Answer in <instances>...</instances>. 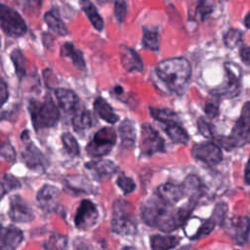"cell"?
Returning a JSON list of instances; mask_svg holds the SVG:
<instances>
[{
    "label": "cell",
    "mask_w": 250,
    "mask_h": 250,
    "mask_svg": "<svg viewBox=\"0 0 250 250\" xmlns=\"http://www.w3.org/2000/svg\"><path fill=\"white\" fill-rule=\"evenodd\" d=\"M242 39V32L236 28H229L225 36L224 42L228 48H234Z\"/></svg>",
    "instance_id": "cell-34"
},
{
    "label": "cell",
    "mask_w": 250,
    "mask_h": 250,
    "mask_svg": "<svg viewBox=\"0 0 250 250\" xmlns=\"http://www.w3.org/2000/svg\"><path fill=\"white\" fill-rule=\"evenodd\" d=\"M183 185L186 194L188 195V199L197 202L203 192V186L200 179L194 175H189L186 178Z\"/></svg>",
    "instance_id": "cell-26"
},
{
    "label": "cell",
    "mask_w": 250,
    "mask_h": 250,
    "mask_svg": "<svg viewBox=\"0 0 250 250\" xmlns=\"http://www.w3.org/2000/svg\"><path fill=\"white\" fill-rule=\"evenodd\" d=\"M191 153L194 158L201 160L209 165L219 164L223 160L221 146L216 143H199L192 146Z\"/></svg>",
    "instance_id": "cell-11"
},
{
    "label": "cell",
    "mask_w": 250,
    "mask_h": 250,
    "mask_svg": "<svg viewBox=\"0 0 250 250\" xmlns=\"http://www.w3.org/2000/svg\"><path fill=\"white\" fill-rule=\"evenodd\" d=\"M9 216L17 223H27L32 221L34 218V214L30 206L18 194L11 198Z\"/></svg>",
    "instance_id": "cell-13"
},
{
    "label": "cell",
    "mask_w": 250,
    "mask_h": 250,
    "mask_svg": "<svg viewBox=\"0 0 250 250\" xmlns=\"http://www.w3.org/2000/svg\"><path fill=\"white\" fill-rule=\"evenodd\" d=\"M227 210H228V205H226L225 203H220L215 207V209L213 211V215H212L211 218L214 219L216 224L223 225V223L226 219Z\"/></svg>",
    "instance_id": "cell-40"
},
{
    "label": "cell",
    "mask_w": 250,
    "mask_h": 250,
    "mask_svg": "<svg viewBox=\"0 0 250 250\" xmlns=\"http://www.w3.org/2000/svg\"><path fill=\"white\" fill-rule=\"evenodd\" d=\"M119 134L122 141V146L131 148L136 141V128L134 122L130 119H124L119 126Z\"/></svg>",
    "instance_id": "cell-23"
},
{
    "label": "cell",
    "mask_w": 250,
    "mask_h": 250,
    "mask_svg": "<svg viewBox=\"0 0 250 250\" xmlns=\"http://www.w3.org/2000/svg\"><path fill=\"white\" fill-rule=\"evenodd\" d=\"M25 164L33 170H45L49 164L48 160L40 149L33 144H28L21 152Z\"/></svg>",
    "instance_id": "cell-16"
},
{
    "label": "cell",
    "mask_w": 250,
    "mask_h": 250,
    "mask_svg": "<svg viewBox=\"0 0 250 250\" xmlns=\"http://www.w3.org/2000/svg\"><path fill=\"white\" fill-rule=\"evenodd\" d=\"M59 189L51 185L43 186L37 192V202L40 207L48 212H53L58 209L59 206Z\"/></svg>",
    "instance_id": "cell-14"
},
{
    "label": "cell",
    "mask_w": 250,
    "mask_h": 250,
    "mask_svg": "<svg viewBox=\"0 0 250 250\" xmlns=\"http://www.w3.org/2000/svg\"><path fill=\"white\" fill-rule=\"evenodd\" d=\"M27 2V4L33 8H39L41 6L42 0H25Z\"/></svg>",
    "instance_id": "cell-48"
},
{
    "label": "cell",
    "mask_w": 250,
    "mask_h": 250,
    "mask_svg": "<svg viewBox=\"0 0 250 250\" xmlns=\"http://www.w3.org/2000/svg\"><path fill=\"white\" fill-rule=\"evenodd\" d=\"M94 108H95L97 114L102 119L105 120L106 122H108L110 124L116 123L119 119L118 115L114 112L113 108L107 104V102L105 100H104L101 97L96 99V101L94 103Z\"/></svg>",
    "instance_id": "cell-24"
},
{
    "label": "cell",
    "mask_w": 250,
    "mask_h": 250,
    "mask_svg": "<svg viewBox=\"0 0 250 250\" xmlns=\"http://www.w3.org/2000/svg\"><path fill=\"white\" fill-rule=\"evenodd\" d=\"M204 111L210 118H215L219 114V107L214 103H207L205 104Z\"/></svg>",
    "instance_id": "cell-45"
},
{
    "label": "cell",
    "mask_w": 250,
    "mask_h": 250,
    "mask_svg": "<svg viewBox=\"0 0 250 250\" xmlns=\"http://www.w3.org/2000/svg\"><path fill=\"white\" fill-rule=\"evenodd\" d=\"M115 142V131L110 127H104L94 135L92 141L86 146V151L93 157L104 156L110 152Z\"/></svg>",
    "instance_id": "cell-7"
},
{
    "label": "cell",
    "mask_w": 250,
    "mask_h": 250,
    "mask_svg": "<svg viewBox=\"0 0 250 250\" xmlns=\"http://www.w3.org/2000/svg\"><path fill=\"white\" fill-rule=\"evenodd\" d=\"M114 17L119 23H122L127 15V3L125 0H116L114 2Z\"/></svg>",
    "instance_id": "cell-38"
},
{
    "label": "cell",
    "mask_w": 250,
    "mask_h": 250,
    "mask_svg": "<svg viewBox=\"0 0 250 250\" xmlns=\"http://www.w3.org/2000/svg\"><path fill=\"white\" fill-rule=\"evenodd\" d=\"M180 243V237L175 235H153L150 237V246L152 249H172L178 246Z\"/></svg>",
    "instance_id": "cell-27"
},
{
    "label": "cell",
    "mask_w": 250,
    "mask_h": 250,
    "mask_svg": "<svg viewBox=\"0 0 250 250\" xmlns=\"http://www.w3.org/2000/svg\"><path fill=\"white\" fill-rule=\"evenodd\" d=\"M244 182L246 185L250 186V158L248 159L244 169Z\"/></svg>",
    "instance_id": "cell-47"
},
{
    "label": "cell",
    "mask_w": 250,
    "mask_h": 250,
    "mask_svg": "<svg viewBox=\"0 0 250 250\" xmlns=\"http://www.w3.org/2000/svg\"><path fill=\"white\" fill-rule=\"evenodd\" d=\"M240 58L246 63L250 65V46H244L240 49Z\"/></svg>",
    "instance_id": "cell-46"
},
{
    "label": "cell",
    "mask_w": 250,
    "mask_h": 250,
    "mask_svg": "<svg viewBox=\"0 0 250 250\" xmlns=\"http://www.w3.org/2000/svg\"><path fill=\"white\" fill-rule=\"evenodd\" d=\"M99 4L101 5H104V4H108V3H111L113 0H97Z\"/></svg>",
    "instance_id": "cell-51"
},
{
    "label": "cell",
    "mask_w": 250,
    "mask_h": 250,
    "mask_svg": "<svg viewBox=\"0 0 250 250\" xmlns=\"http://www.w3.org/2000/svg\"><path fill=\"white\" fill-rule=\"evenodd\" d=\"M0 25L3 31L13 37L25 34L27 27L21 16L13 8L0 3Z\"/></svg>",
    "instance_id": "cell-6"
},
{
    "label": "cell",
    "mask_w": 250,
    "mask_h": 250,
    "mask_svg": "<svg viewBox=\"0 0 250 250\" xmlns=\"http://www.w3.org/2000/svg\"><path fill=\"white\" fill-rule=\"evenodd\" d=\"M99 218V212L96 205L89 199H83L77 208L74 224L79 229H89L96 225Z\"/></svg>",
    "instance_id": "cell-10"
},
{
    "label": "cell",
    "mask_w": 250,
    "mask_h": 250,
    "mask_svg": "<svg viewBox=\"0 0 250 250\" xmlns=\"http://www.w3.org/2000/svg\"><path fill=\"white\" fill-rule=\"evenodd\" d=\"M157 195L168 204H174L180 201L186 194L183 184L167 182L157 188Z\"/></svg>",
    "instance_id": "cell-15"
},
{
    "label": "cell",
    "mask_w": 250,
    "mask_h": 250,
    "mask_svg": "<svg viewBox=\"0 0 250 250\" xmlns=\"http://www.w3.org/2000/svg\"><path fill=\"white\" fill-rule=\"evenodd\" d=\"M80 8L87 16L88 20L91 21L92 25L99 31H102L104 29V21L101 15L99 14L96 6L93 4L91 0H79Z\"/></svg>",
    "instance_id": "cell-21"
},
{
    "label": "cell",
    "mask_w": 250,
    "mask_h": 250,
    "mask_svg": "<svg viewBox=\"0 0 250 250\" xmlns=\"http://www.w3.org/2000/svg\"><path fill=\"white\" fill-rule=\"evenodd\" d=\"M243 22H244V25L250 29V12L247 13V15L244 17V20H243Z\"/></svg>",
    "instance_id": "cell-49"
},
{
    "label": "cell",
    "mask_w": 250,
    "mask_h": 250,
    "mask_svg": "<svg viewBox=\"0 0 250 250\" xmlns=\"http://www.w3.org/2000/svg\"><path fill=\"white\" fill-rule=\"evenodd\" d=\"M112 230L120 235H131L137 231V223L132 204L124 199H117L112 205Z\"/></svg>",
    "instance_id": "cell-4"
},
{
    "label": "cell",
    "mask_w": 250,
    "mask_h": 250,
    "mask_svg": "<svg viewBox=\"0 0 250 250\" xmlns=\"http://www.w3.org/2000/svg\"><path fill=\"white\" fill-rule=\"evenodd\" d=\"M11 60L13 61L15 69H16V73L19 77V79H22V77L25 75V59L24 56L21 52V49H15L12 53H11Z\"/></svg>",
    "instance_id": "cell-32"
},
{
    "label": "cell",
    "mask_w": 250,
    "mask_h": 250,
    "mask_svg": "<svg viewBox=\"0 0 250 250\" xmlns=\"http://www.w3.org/2000/svg\"><path fill=\"white\" fill-rule=\"evenodd\" d=\"M67 244V239L63 235L54 234L52 235L49 240L44 244L46 249H63Z\"/></svg>",
    "instance_id": "cell-36"
},
{
    "label": "cell",
    "mask_w": 250,
    "mask_h": 250,
    "mask_svg": "<svg viewBox=\"0 0 250 250\" xmlns=\"http://www.w3.org/2000/svg\"><path fill=\"white\" fill-rule=\"evenodd\" d=\"M141 216L146 225L164 232H171L182 226L177 211H173L171 204L166 203L157 194L143 203Z\"/></svg>",
    "instance_id": "cell-1"
},
{
    "label": "cell",
    "mask_w": 250,
    "mask_h": 250,
    "mask_svg": "<svg viewBox=\"0 0 250 250\" xmlns=\"http://www.w3.org/2000/svg\"><path fill=\"white\" fill-rule=\"evenodd\" d=\"M197 129L203 137H205L207 139L214 138V135H213L214 132H213L212 125L204 118H199L197 120Z\"/></svg>",
    "instance_id": "cell-39"
},
{
    "label": "cell",
    "mask_w": 250,
    "mask_h": 250,
    "mask_svg": "<svg viewBox=\"0 0 250 250\" xmlns=\"http://www.w3.org/2000/svg\"><path fill=\"white\" fill-rule=\"evenodd\" d=\"M120 61L122 66L129 72H141L143 70V62L139 54L130 47L120 46Z\"/></svg>",
    "instance_id": "cell-17"
},
{
    "label": "cell",
    "mask_w": 250,
    "mask_h": 250,
    "mask_svg": "<svg viewBox=\"0 0 250 250\" xmlns=\"http://www.w3.org/2000/svg\"><path fill=\"white\" fill-rule=\"evenodd\" d=\"M149 112L155 120L163 123L164 125L170 124V123H176V122L180 123L178 114L175 111H173L172 109L149 107Z\"/></svg>",
    "instance_id": "cell-29"
},
{
    "label": "cell",
    "mask_w": 250,
    "mask_h": 250,
    "mask_svg": "<svg viewBox=\"0 0 250 250\" xmlns=\"http://www.w3.org/2000/svg\"><path fill=\"white\" fill-rule=\"evenodd\" d=\"M56 97L59 101L61 107L64 111H73L79 105V98L78 96L71 90L59 88L55 91Z\"/></svg>",
    "instance_id": "cell-20"
},
{
    "label": "cell",
    "mask_w": 250,
    "mask_h": 250,
    "mask_svg": "<svg viewBox=\"0 0 250 250\" xmlns=\"http://www.w3.org/2000/svg\"><path fill=\"white\" fill-rule=\"evenodd\" d=\"M155 72L158 78L175 93H182L191 74L188 61L185 58H172L160 62Z\"/></svg>",
    "instance_id": "cell-2"
},
{
    "label": "cell",
    "mask_w": 250,
    "mask_h": 250,
    "mask_svg": "<svg viewBox=\"0 0 250 250\" xmlns=\"http://www.w3.org/2000/svg\"><path fill=\"white\" fill-rule=\"evenodd\" d=\"M142 43L146 49H148L151 51H158L159 50V35H158L157 30L144 28Z\"/></svg>",
    "instance_id": "cell-31"
},
{
    "label": "cell",
    "mask_w": 250,
    "mask_h": 250,
    "mask_svg": "<svg viewBox=\"0 0 250 250\" xmlns=\"http://www.w3.org/2000/svg\"><path fill=\"white\" fill-rule=\"evenodd\" d=\"M213 11L212 5L208 3L206 0H197L196 13L199 15L201 20H204L208 15H210Z\"/></svg>",
    "instance_id": "cell-41"
},
{
    "label": "cell",
    "mask_w": 250,
    "mask_h": 250,
    "mask_svg": "<svg viewBox=\"0 0 250 250\" xmlns=\"http://www.w3.org/2000/svg\"><path fill=\"white\" fill-rule=\"evenodd\" d=\"M9 98V92L6 82L0 78V106H2Z\"/></svg>",
    "instance_id": "cell-44"
},
{
    "label": "cell",
    "mask_w": 250,
    "mask_h": 250,
    "mask_svg": "<svg viewBox=\"0 0 250 250\" xmlns=\"http://www.w3.org/2000/svg\"><path fill=\"white\" fill-rule=\"evenodd\" d=\"M228 81L223 85V87L214 91V95L220 96H229L232 97L236 95L240 89V77H241V70L237 64L227 62L225 64Z\"/></svg>",
    "instance_id": "cell-12"
},
{
    "label": "cell",
    "mask_w": 250,
    "mask_h": 250,
    "mask_svg": "<svg viewBox=\"0 0 250 250\" xmlns=\"http://www.w3.org/2000/svg\"><path fill=\"white\" fill-rule=\"evenodd\" d=\"M116 184L117 186L122 189V191L125 193V194H128V193H131L135 190L136 188V184L135 182L129 178V177H126L124 174H121L118 178H117V181H116Z\"/></svg>",
    "instance_id": "cell-37"
},
{
    "label": "cell",
    "mask_w": 250,
    "mask_h": 250,
    "mask_svg": "<svg viewBox=\"0 0 250 250\" xmlns=\"http://www.w3.org/2000/svg\"><path fill=\"white\" fill-rule=\"evenodd\" d=\"M3 183L5 185L7 192L10 191L11 189H14V188H17L21 187V183L18 181V179H16L14 176H11L9 174L4 175Z\"/></svg>",
    "instance_id": "cell-43"
},
{
    "label": "cell",
    "mask_w": 250,
    "mask_h": 250,
    "mask_svg": "<svg viewBox=\"0 0 250 250\" xmlns=\"http://www.w3.org/2000/svg\"><path fill=\"white\" fill-rule=\"evenodd\" d=\"M216 225H217L216 222L212 218H209L208 220L203 221L202 225L198 227L197 230L191 236V239H199L204 236H207L209 233H211V231L214 229Z\"/></svg>",
    "instance_id": "cell-35"
},
{
    "label": "cell",
    "mask_w": 250,
    "mask_h": 250,
    "mask_svg": "<svg viewBox=\"0 0 250 250\" xmlns=\"http://www.w3.org/2000/svg\"><path fill=\"white\" fill-rule=\"evenodd\" d=\"M224 223H226V232L235 244L244 245L248 242L250 234V219L248 217L235 216L229 221L225 220Z\"/></svg>",
    "instance_id": "cell-9"
},
{
    "label": "cell",
    "mask_w": 250,
    "mask_h": 250,
    "mask_svg": "<svg viewBox=\"0 0 250 250\" xmlns=\"http://www.w3.org/2000/svg\"><path fill=\"white\" fill-rule=\"evenodd\" d=\"M216 144L221 147L230 150L240 147L250 143V102L244 104L239 118L229 136H219L215 138Z\"/></svg>",
    "instance_id": "cell-3"
},
{
    "label": "cell",
    "mask_w": 250,
    "mask_h": 250,
    "mask_svg": "<svg viewBox=\"0 0 250 250\" xmlns=\"http://www.w3.org/2000/svg\"><path fill=\"white\" fill-rule=\"evenodd\" d=\"M164 131L171 141L176 144H187L188 141V135L179 122L165 124Z\"/></svg>",
    "instance_id": "cell-28"
},
{
    "label": "cell",
    "mask_w": 250,
    "mask_h": 250,
    "mask_svg": "<svg viewBox=\"0 0 250 250\" xmlns=\"http://www.w3.org/2000/svg\"><path fill=\"white\" fill-rule=\"evenodd\" d=\"M0 155L9 162H13L16 159V151L9 143L0 146Z\"/></svg>",
    "instance_id": "cell-42"
},
{
    "label": "cell",
    "mask_w": 250,
    "mask_h": 250,
    "mask_svg": "<svg viewBox=\"0 0 250 250\" xmlns=\"http://www.w3.org/2000/svg\"><path fill=\"white\" fill-rule=\"evenodd\" d=\"M86 168L89 169L98 180L110 178L116 173L118 167L110 160L99 159L86 163Z\"/></svg>",
    "instance_id": "cell-18"
},
{
    "label": "cell",
    "mask_w": 250,
    "mask_h": 250,
    "mask_svg": "<svg viewBox=\"0 0 250 250\" xmlns=\"http://www.w3.org/2000/svg\"><path fill=\"white\" fill-rule=\"evenodd\" d=\"M62 141L66 151L73 156L79 154V146L75 138L70 133H63L62 135Z\"/></svg>",
    "instance_id": "cell-33"
},
{
    "label": "cell",
    "mask_w": 250,
    "mask_h": 250,
    "mask_svg": "<svg viewBox=\"0 0 250 250\" xmlns=\"http://www.w3.org/2000/svg\"><path fill=\"white\" fill-rule=\"evenodd\" d=\"M29 112L35 130L53 127L60 118L59 109L52 100H47L44 103L31 101L29 103Z\"/></svg>",
    "instance_id": "cell-5"
},
{
    "label": "cell",
    "mask_w": 250,
    "mask_h": 250,
    "mask_svg": "<svg viewBox=\"0 0 250 250\" xmlns=\"http://www.w3.org/2000/svg\"><path fill=\"white\" fill-rule=\"evenodd\" d=\"M140 147L143 155L150 156L157 152H163L165 150V144L156 130L149 124H143Z\"/></svg>",
    "instance_id": "cell-8"
},
{
    "label": "cell",
    "mask_w": 250,
    "mask_h": 250,
    "mask_svg": "<svg viewBox=\"0 0 250 250\" xmlns=\"http://www.w3.org/2000/svg\"><path fill=\"white\" fill-rule=\"evenodd\" d=\"M95 118L94 115L89 110H81L75 114L72 120L73 128L76 131H83L90 127H92L95 124Z\"/></svg>",
    "instance_id": "cell-30"
},
{
    "label": "cell",
    "mask_w": 250,
    "mask_h": 250,
    "mask_svg": "<svg viewBox=\"0 0 250 250\" xmlns=\"http://www.w3.org/2000/svg\"><path fill=\"white\" fill-rule=\"evenodd\" d=\"M44 21L47 23L48 27L55 33L64 36L68 33L67 27L64 22L60 18L59 12L57 10H50L44 14Z\"/></svg>",
    "instance_id": "cell-22"
},
{
    "label": "cell",
    "mask_w": 250,
    "mask_h": 250,
    "mask_svg": "<svg viewBox=\"0 0 250 250\" xmlns=\"http://www.w3.org/2000/svg\"><path fill=\"white\" fill-rule=\"evenodd\" d=\"M0 46H1V40H0Z\"/></svg>",
    "instance_id": "cell-52"
},
{
    "label": "cell",
    "mask_w": 250,
    "mask_h": 250,
    "mask_svg": "<svg viewBox=\"0 0 250 250\" xmlns=\"http://www.w3.org/2000/svg\"><path fill=\"white\" fill-rule=\"evenodd\" d=\"M61 56L65 59H69L72 62V63L78 68H85V61L83 58V54L72 43L65 42L62 46Z\"/></svg>",
    "instance_id": "cell-25"
},
{
    "label": "cell",
    "mask_w": 250,
    "mask_h": 250,
    "mask_svg": "<svg viewBox=\"0 0 250 250\" xmlns=\"http://www.w3.org/2000/svg\"><path fill=\"white\" fill-rule=\"evenodd\" d=\"M22 231L15 226H0V241L5 248L15 249L22 241Z\"/></svg>",
    "instance_id": "cell-19"
},
{
    "label": "cell",
    "mask_w": 250,
    "mask_h": 250,
    "mask_svg": "<svg viewBox=\"0 0 250 250\" xmlns=\"http://www.w3.org/2000/svg\"><path fill=\"white\" fill-rule=\"evenodd\" d=\"M6 192H7V189H6V188H5V185H4L3 181H2V182L0 181V200H1V198L3 197V195H4Z\"/></svg>",
    "instance_id": "cell-50"
}]
</instances>
